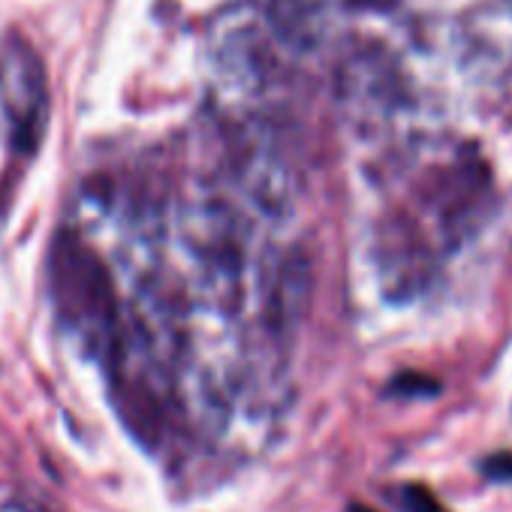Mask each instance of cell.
Wrapping results in <instances>:
<instances>
[{
  "label": "cell",
  "instance_id": "6da1fadb",
  "mask_svg": "<svg viewBox=\"0 0 512 512\" xmlns=\"http://www.w3.org/2000/svg\"><path fill=\"white\" fill-rule=\"evenodd\" d=\"M52 293L70 326L106 335L115 320V296L103 263L73 232H61L52 247Z\"/></svg>",
  "mask_w": 512,
  "mask_h": 512
},
{
  "label": "cell",
  "instance_id": "7a4b0ae2",
  "mask_svg": "<svg viewBox=\"0 0 512 512\" xmlns=\"http://www.w3.org/2000/svg\"><path fill=\"white\" fill-rule=\"evenodd\" d=\"M398 503H401V509L404 512H449L425 485H413V482H407V485H401V491H398Z\"/></svg>",
  "mask_w": 512,
  "mask_h": 512
},
{
  "label": "cell",
  "instance_id": "3957f363",
  "mask_svg": "<svg viewBox=\"0 0 512 512\" xmlns=\"http://www.w3.org/2000/svg\"><path fill=\"white\" fill-rule=\"evenodd\" d=\"M482 470L491 479H512V455H494L482 464Z\"/></svg>",
  "mask_w": 512,
  "mask_h": 512
},
{
  "label": "cell",
  "instance_id": "277c9868",
  "mask_svg": "<svg viewBox=\"0 0 512 512\" xmlns=\"http://www.w3.org/2000/svg\"><path fill=\"white\" fill-rule=\"evenodd\" d=\"M347 512H377V509H371V506H365V503H350Z\"/></svg>",
  "mask_w": 512,
  "mask_h": 512
}]
</instances>
